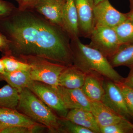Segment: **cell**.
Segmentation results:
<instances>
[{
  "instance_id": "cell-7",
  "label": "cell",
  "mask_w": 133,
  "mask_h": 133,
  "mask_svg": "<svg viewBox=\"0 0 133 133\" xmlns=\"http://www.w3.org/2000/svg\"><path fill=\"white\" fill-rule=\"evenodd\" d=\"M95 26L114 28L127 19V14L114 7L109 0H104L95 5L94 8Z\"/></svg>"
},
{
  "instance_id": "cell-17",
  "label": "cell",
  "mask_w": 133,
  "mask_h": 133,
  "mask_svg": "<svg viewBox=\"0 0 133 133\" xmlns=\"http://www.w3.org/2000/svg\"><path fill=\"white\" fill-rule=\"evenodd\" d=\"M65 118L90 129L94 133H101L99 126L90 111L83 109H71Z\"/></svg>"
},
{
  "instance_id": "cell-14",
  "label": "cell",
  "mask_w": 133,
  "mask_h": 133,
  "mask_svg": "<svg viewBox=\"0 0 133 133\" xmlns=\"http://www.w3.org/2000/svg\"><path fill=\"white\" fill-rule=\"evenodd\" d=\"M86 74L84 83L81 88L82 91L91 101H101L105 94V78L94 72Z\"/></svg>"
},
{
  "instance_id": "cell-23",
  "label": "cell",
  "mask_w": 133,
  "mask_h": 133,
  "mask_svg": "<svg viewBox=\"0 0 133 133\" xmlns=\"http://www.w3.org/2000/svg\"><path fill=\"white\" fill-rule=\"evenodd\" d=\"M101 133H125L133 131V124L124 118L115 124L100 128Z\"/></svg>"
},
{
  "instance_id": "cell-4",
  "label": "cell",
  "mask_w": 133,
  "mask_h": 133,
  "mask_svg": "<svg viewBox=\"0 0 133 133\" xmlns=\"http://www.w3.org/2000/svg\"><path fill=\"white\" fill-rule=\"evenodd\" d=\"M20 60L30 65L29 72L32 80L42 82L53 87L58 86L59 75L66 66L35 57H24Z\"/></svg>"
},
{
  "instance_id": "cell-24",
  "label": "cell",
  "mask_w": 133,
  "mask_h": 133,
  "mask_svg": "<svg viewBox=\"0 0 133 133\" xmlns=\"http://www.w3.org/2000/svg\"><path fill=\"white\" fill-rule=\"evenodd\" d=\"M59 124L60 133H94L90 129L75 124L65 118L60 117Z\"/></svg>"
},
{
  "instance_id": "cell-8",
  "label": "cell",
  "mask_w": 133,
  "mask_h": 133,
  "mask_svg": "<svg viewBox=\"0 0 133 133\" xmlns=\"http://www.w3.org/2000/svg\"><path fill=\"white\" fill-rule=\"evenodd\" d=\"M104 87L105 94L101 102L126 118L132 116L126 105L123 95L116 83L105 78Z\"/></svg>"
},
{
  "instance_id": "cell-26",
  "label": "cell",
  "mask_w": 133,
  "mask_h": 133,
  "mask_svg": "<svg viewBox=\"0 0 133 133\" xmlns=\"http://www.w3.org/2000/svg\"><path fill=\"white\" fill-rule=\"evenodd\" d=\"M39 132L35 129L23 126L10 127L2 129L0 133H33Z\"/></svg>"
},
{
  "instance_id": "cell-2",
  "label": "cell",
  "mask_w": 133,
  "mask_h": 133,
  "mask_svg": "<svg viewBox=\"0 0 133 133\" xmlns=\"http://www.w3.org/2000/svg\"><path fill=\"white\" fill-rule=\"evenodd\" d=\"M73 65L85 73L94 72L115 83L123 82L122 77L98 50L83 44L79 38L71 40Z\"/></svg>"
},
{
  "instance_id": "cell-13",
  "label": "cell",
  "mask_w": 133,
  "mask_h": 133,
  "mask_svg": "<svg viewBox=\"0 0 133 133\" xmlns=\"http://www.w3.org/2000/svg\"><path fill=\"white\" fill-rule=\"evenodd\" d=\"M91 112L100 128L110 125L126 118L101 101H91Z\"/></svg>"
},
{
  "instance_id": "cell-18",
  "label": "cell",
  "mask_w": 133,
  "mask_h": 133,
  "mask_svg": "<svg viewBox=\"0 0 133 133\" xmlns=\"http://www.w3.org/2000/svg\"><path fill=\"white\" fill-rule=\"evenodd\" d=\"M32 80L29 71H19L3 74L0 73V81H5L8 84L19 91L28 88Z\"/></svg>"
},
{
  "instance_id": "cell-15",
  "label": "cell",
  "mask_w": 133,
  "mask_h": 133,
  "mask_svg": "<svg viewBox=\"0 0 133 133\" xmlns=\"http://www.w3.org/2000/svg\"><path fill=\"white\" fill-rule=\"evenodd\" d=\"M62 28L71 40L79 38L78 17L74 0H66L62 18Z\"/></svg>"
},
{
  "instance_id": "cell-31",
  "label": "cell",
  "mask_w": 133,
  "mask_h": 133,
  "mask_svg": "<svg viewBox=\"0 0 133 133\" xmlns=\"http://www.w3.org/2000/svg\"><path fill=\"white\" fill-rule=\"evenodd\" d=\"M127 15L128 19L133 22V10H130V12L127 13Z\"/></svg>"
},
{
  "instance_id": "cell-5",
  "label": "cell",
  "mask_w": 133,
  "mask_h": 133,
  "mask_svg": "<svg viewBox=\"0 0 133 133\" xmlns=\"http://www.w3.org/2000/svg\"><path fill=\"white\" fill-rule=\"evenodd\" d=\"M88 45L98 50L108 59L115 54L121 45L114 28L95 26Z\"/></svg>"
},
{
  "instance_id": "cell-21",
  "label": "cell",
  "mask_w": 133,
  "mask_h": 133,
  "mask_svg": "<svg viewBox=\"0 0 133 133\" xmlns=\"http://www.w3.org/2000/svg\"><path fill=\"white\" fill-rule=\"evenodd\" d=\"M121 45L133 43V22L127 19L115 28Z\"/></svg>"
},
{
  "instance_id": "cell-12",
  "label": "cell",
  "mask_w": 133,
  "mask_h": 133,
  "mask_svg": "<svg viewBox=\"0 0 133 133\" xmlns=\"http://www.w3.org/2000/svg\"><path fill=\"white\" fill-rule=\"evenodd\" d=\"M66 0H39L34 10L52 24L62 27Z\"/></svg>"
},
{
  "instance_id": "cell-35",
  "label": "cell",
  "mask_w": 133,
  "mask_h": 133,
  "mask_svg": "<svg viewBox=\"0 0 133 133\" xmlns=\"http://www.w3.org/2000/svg\"><path fill=\"white\" fill-rule=\"evenodd\" d=\"M15 1H16L17 2V3L18 2H19V0H15Z\"/></svg>"
},
{
  "instance_id": "cell-3",
  "label": "cell",
  "mask_w": 133,
  "mask_h": 133,
  "mask_svg": "<svg viewBox=\"0 0 133 133\" xmlns=\"http://www.w3.org/2000/svg\"><path fill=\"white\" fill-rule=\"evenodd\" d=\"M16 110L44 126L50 132L60 133V117L28 88L19 91Z\"/></svg>"
},
{
  "instance_id": "cell-33",
  "label": "cell",
  "mask_w": 133,
  "mask_h": 133,
  "mask_svg": "<svg viewBox=\"0 0 133 133\" xmlns=\"http://www.w3.org/2000/svg\"><path fill=\"white\" fill-rule=\"evenodd\" d=\"M130 5V10H133V0H129Z\"/></svg>"
},
{
  "instance_id": "cell-28",
  "label": "cell",
  "mask_w": 133,
  "mask_h": 133,
  "mask_svg": "<svg viewBox=\"0 0 133 133\" xmlns=\"http://www.w3.org/2000/svg\"><path fill=\"white\" fill-rule=\"evenodd\" d=\"M39 0H19L18 9L21 10L34 9Z\"/></svg>"
},
{
  "instance_id": "cell-9",
  "label": "cell",
  "mask_w": 133,
  "mask_h": 133,
  "mask_svg": "<svg viewBox=\"0 0 133 133\" xmlns=\"http://www.w3.org/2000/svg\"><path fill=\"white\" fill-rule=\"evenodd\" d=\"M78 17L80 36L90 38L95 27L94 0H74Z\"/></svg>"
},
{
  "instance_id": "cell-27",
  "label": "cell",
  "mask_w": 133,
  "mask_h": 133,
  "mask_svg": "<svg viewBox=\"0 0 133 133\" xmlns=\"http://www.w3.org/2000/svg\"><path fill=\"white\" fill-rule=\"evenodd\" d=\"M16 8L11 3L0 0V17L9 15Z\"/></svg>"
},
{
  "instance_id": "cell-16",
  "label": "cell",
  "mask_w": 133,
  "mask_h": 133,
  "mask_svg": "<svg viewBox=\"0 0 133 133\" xmlns=\"http://www.w3.org/2000/svg\"><path fill=\"white\" fill-rule=\"evenodd\" d=\"M86 74L74 65L66 66L59 75L58 85L70 89L81 88Z\"/></svg>"
},
{
  "instance_id": "cell-30",
  "label": "cell",
  "mask_w": 133,
  "mask_h": 133,
  "mask_svg": "<svg viewBox=\"0 0 133 133\" xmlns=\"http://www.w3.org/2000/svg\"><path fill=\"white\" fill-rule=\"evenodd\" d=\"M131 70L128 76L124 78L123 83L125 85L133 88V66L130 67Z\"/></svg>"
},
{
  "instance_id": "cell-34",
  "label": "cell",
  "mask_w": 133,
  "mask_h": 133,
  "mask_svg": "<svg viewBox=\"0 0 133 133\" xmlns=\"http://www.w3.org/2000/svg\"><path fill=\"white\" fill-rule=\"evenodd\" d=\"M102 1H104V0H94V1H95V5H96V4H97V3H98Z\"/></svg>"
},
{
  "instance_id": "cell-10",
  "label": "cell",
  "mask_w": 133,
  "mask_h": 133,
  "mask_svg": "<svg viewBox=\"0 0 133 133\" xmlns=\"http://www.w3.org/2000/svg\"><path fill=\"white\" fill-rule=\"evenodd\" d=\"M53 88L67 110L83 109L91 111V101L81 88L70 89L58 85Z\"/></svg>"
},
{
  "instance_id": "cell-20",
  "label": "cell",
  "mask_w": 133,
  "mask_h": 133,
  "mask_svg": "<svg viewBox=\"0 0 133 133\" xmlns=\"http://www.w3.org/2000/svg\"><path fill=\"white\" fill-rule=\"evenodd\" d=\"M19 99V91L9 84L0 89V108L16 109Z\"/></svg>"
},
{
  "instance_id": "cell-11",
  "label": "cell",
  "mask_w": 133,
  "mask_h": 133,
  "mask_svg": "<svg viewBox=\"0 0 133 133\" xmlns=\"http://www.w3.org/2000/svg\"><path fill=\"white\" fill-rule=\"evenodd\" d=\"M15 126L35 129L39 132L46 128L44 126L33 121L16 109L0 108V132L6 128Z\"/></svg>"
},
{
  "instance_id": "cell-29",
  "label": "cell",
  "mask_w": 133,
  "mask_h": 133,
  "mask_svg": "<svg viewBox=\"0 0 133 133\" xmlns=\"http://www.w3.org/2000/svg\"><path fill=\"white\" fill-rule=\"evenodd\" d=\"M0 51L2 55H9V42L3 34L0 32Z\"/></svg>"
},
{
  "instance_id": "cell-6",
  "label": "cell",
  "mask_w": 133,
  "mask_h": 133,
  "mask_svg": "<svg viewBox=\"0 0 133 133\" xmlns=\"http://www.w3.org/2000/svg\"><path fill=\"white\" fill-rule=\"evenodd\" d=\"M28 88L52 109L58 116L65 118L69 110L64 107L52 87L42 82L32 80Z\"/></svg>"
},
{
  "instance_id": "cell-25",
  "label": "cell",
  "mask_w": 133,
  "mask_h": 133,
  "mask_svg": "<svg viewBox=\"0 0 133 133\" xmlns=\"http://www.w3.org/2000/svg\"><path fill=\"white\" fill-rule=\"evenodd\" d=\"M123 95L126 105L133 116V88L125 85L122 82L115 83Z\"/></svg>"
},
{
  "instance_id": "cell-1",
  "label": "cell",
  "mask_w": 133,
  "mask_h": 133,
  "mask_svg": "<svg viewBox=\"0 0 133 133\" xmlns=\"http://www.w3.org/2000/svg\"><path fill=\"white\" fill-rule=\"evenodd\" d=\"M0 32L9 42V55L20 60L35 57L65 65H73L71 39L34 9L17 8L0 17Z\"/></svg>"
},
{
  "instance_id": "cell-19",
  "label": "cell",
  "mask_w": 133,
  "mask_h": 133,
  "mask_svg": "<svg viewBox=\"0 0 133 133\" xmlns=\"http://www.w3.org/2000/svg\"><path fill=\"white\" fill-rule=\"evenodd\" d=\"M108 59L114 68L120 66L130 68L133 66V43L122 44L117 52Z\"/></svg>"
},
{
  "instance_id": "cell-22",
  "label": "cell",
  "mask_w": 133,
  "mask_h": 133,
  "mask_svg": "<svg viewBox=\"0 0 133 133\" xmlns=\"http://www.w3.org/2000/svg\"><path fill=\"white\" fill-rule=\"evenodd\" d=\"M3 62L5 71L10 72L19 71H28L30 66L27 63L16 59L11 56L2 55L1 58Z\"/></svg>"
},
{
  "instance_id": "cell-32",
  "label": "cell",
  "mask_w": 133,
  "mask_h": 133,
  "mask_svg": "<svg viewBox=\"0 0 133 133\" xmlns=\"http://www.w3.org/2000/svg\"><path fill=\"white\" fill-rule=\"evenodd\" d=\"M5 68L1 59H0V73L3 74L5 72Z\"/></svg>"
}]
</instances>
